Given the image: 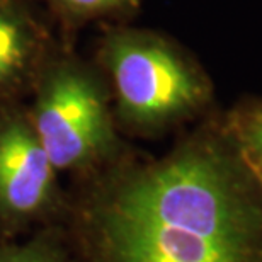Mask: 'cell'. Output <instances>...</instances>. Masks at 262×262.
<instances>
[{"label":"cell","mask_w":262,"mask_h":262,"mask_svg":"<svg viewBox=\"0 0 262 262\" xmlns=\"http://www.w3.org/2000/svg\"><path fill=\"white\" fill-rule=\"evenodd\" d=\"M97 262H262V182L214 109L159 160L114 174L94 209Z\"/></svg>","instance_id":"cell-1"},{"label":"cell","mask_w":262,"mask_h":262,"mask_svg":"<svg viewBox=\"0 0 262 262\" xmlns=\"http://www.w3.org/2000/svg\"><path fill=\"white\" fill-rule=\"evenodd\" d=\"M118 114L128 128L160 133L218 109L211 77L174 41L151 31L121 29L104 39Z\"/></svg>","instance_id":"cell-2"},{"label":"cell","mask_w":262,"mask_h":262,"mask_svg":"<svg viewBox=\"0 0 262 262\" xmlns=\"http://www.w3.org/2000/svg\"><path fill=\"white\" fill-rule=\"evenodd\" d=\"M34 131L55 169L91 164L116 145L102 87L91 73L70 65L55 68L45 78Z\"/></svg>","instance_id":"cell-3"},{"label":"cell","mask_w":262,"mask_h":262,"mask_svg":"<svg viewBox=\"0 0 262 262\" xmlns=\"http://www.w3.org/2000/svg\"><path fill=\"white\" fill-rule=\"evenodd\" d=\"M53 170L34 128L14 121L0 129V204L5 209H38L50 194Z\"/></svg>","instance_id":"cell-4"},{"label":"cell","mask_w":262,"mask_h":262,"mask_svg":"<svg viewBox=\"0 0 262 262\" xmlns=\"http://www.w3.org/2000/svg\"><path fill=\"white\" fill-rule=\"evenodd\" d=\"M34 50L33 31L12 5L0 2V89L26 70Z\"/></svg>","instance_id":"cell-5"},{"label":"cell","mask_w":262,"mask_h":262,"mask_svg":"<svg viewBox=\"0 0 262 262\" xmlns=\"http://www.w3.org/2000/svg\"><path fill=\"white\" fill-rule=\"evenodd\" d=\"M225 118L240 154L262 182V97L242 96L225 109Z\"/></svg>","instance_id":"cell-6"},{"label":"cell","mask_w":262,"mask_h":262,"mask_svg":"<svg viewBox=\"0 0 262 262\" xmlns=\"http://www.w3.org/2000/svg\"><path fill=\"white\" fill-rule=\"evenodd\" d=\"M61 9L78 17L128 15L138 9L140 0H55Z\"/></svg>","instance_id":"cell-7"},{"label":"cell","mask_w":262,"mask_h":262,"mask_svg":"<svg viewBox=\"0 0 262 262\" xmlns=\"http://www.w3.org/2000/svg\"><path fill=\"white\" fill-rule=\"evenodd\" d=\"M0 262H46L39 257H34V255H28V254H23V255H10L7 259H2Z\"/></svg>","instance_id":"cell-8"}]
</instances>
